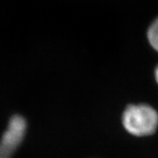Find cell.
<instances>
[{
  "label": "cell",
  "instance_id": "1",
  "mask_svg": "<svg viewBox=\"0 0 158 158\" xmlns=\"http://www.w3.org/2000/svg\"><path fill=\"white\" fill-rule=\"evenodd\" d=\"M123 124L127 131L135 136L152 134L158 125L157 112L146 104L131 105L123 115Z\"/></svg>",
  "mask_w": 158,
  "mask_h": 158
},
{
  "label": "cell",
  "instance_id": "2",
  "mask_svg": "<svg viewBox=\"0 0 158 158\" xmlns=\"http://www.w3.org/2000/svg\"><path fill=\"white\" fill-rule=\"evenodd\" d=\"M26 121L16 115L10 119L7 129L0 140V158H10L23 139L26 131Z\"/></svg>",
  "mask_w": 158,
  "mask_h": 158
},
{
  "label": "cell",
  "instance_id": "3",
  "mask_svg": "<svg viewBox=\"0 0 158 158\" xmlns=\"http://www.w3.org/2000/svg\"><path fill=\"white\" fill-rule=\"evenodd\" d=\"M148 37L152 48L158 52V19L152 23L148 29Z\"/></svg>",
  "mask_w": 158,
  "mask_h": 158
},
{
  "label": "cell",
  "instance_id": "4",
  "mask_svg": "<svg viewBox=\"0 0 158 158\" xmlns=\"http://www.w3.org/2000/svg\"><path fill=\"white\" fill-rule=\"evenodd\" d=\"M155 76H156V80L158 83V66L156 68V72H155Z\"/></svg>",
  "mask_w": 158,
  "mask_h": 158
}]
</instances>
